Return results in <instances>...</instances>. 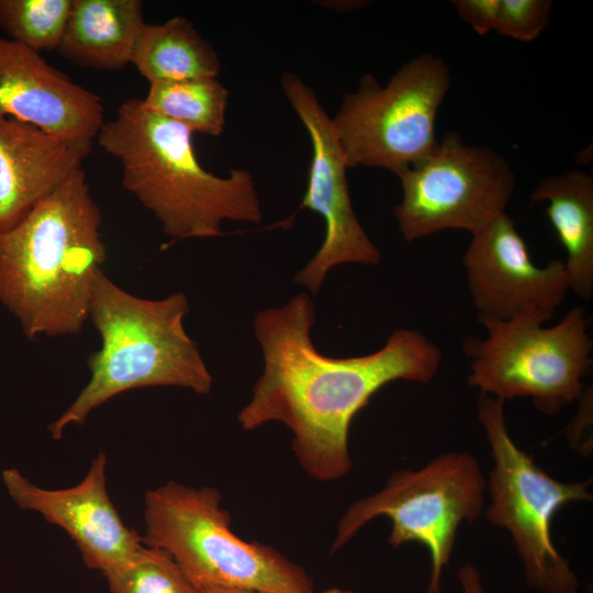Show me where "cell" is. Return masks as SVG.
I'll return each instance as SVG.
<instances>
[{"label":"cell","instance_id":"cell-1","mask_svg":"<svg viewBox=\"0 0 593 593\" xmlns=\"http://www.w3.org/2000/svg\"><path fill=\"white\" fill-rule=\"evenodd\" d=\"M314 324L315 305L305 292L255 315L265 366L237 421L245 430L268 422L284 424L292 432V450L301 468L326 482L349 473L350 425L371 396L396 380L428 383L443 355L421 332L400 328L374 353L329 357L311 339Z\"/></svg>","mask_w":593,"mask_h":593},{"label":"cell","instance_id":"cell-2","mask_svg":"<svg viewBox=\"0 0 593 593\" xmlns=\"http://www.w3.org/2000/svg\"><path fill=\"white\" fill-rule=\"evenodd\" d=\"M102 214L83 168L0 233V305L30 340L79 333L107 258Z\"/></svg>","mask_w":593,"mask_h":593},{"label":"cell","instance_id":"cell-3","mask_svg":"<svg viewBox=\"0 0 593 593\" xmlns=\"http://www.w3.org/2000/svg\"><path fill=\"white\" fill-rule=\"evenodd\" d=\"M192 132L142 104L125 100L104 121L97 142L122 165V183L176 239L211 238L225 221L259 223L260 201L253 174L232 169L227 177L205 170Z\"/></svg>","mask_w":593,"mask_h":593},{"label":"cell","instance_id":"cell-4","mask_svg":"<svg viewBox=\"0 0 593 593\" xmlns=\"http://www.w3.org/2000/svg\"><path fill=\"white\" fill-rule=\"evenodd\" d=\"M184 293L159 300L136 296L100 269L92 282L89 318L100 348L88 357L90 379L72 403L48 425L60 439L70 425L83 424L112 398L148 387H178L209 394L212 376L197 343L187 334Z\"/></svg>","mask_w":593,"mask_h":593},{"label":"cell","instance_id":"cell-5","mask_svg":"<svg viewBox=\"0 0 593 593\" xmlns=\"http://www.w3.org/2000/svg\"><path fill=\"white\" fill-rule=\"evenodd\" d=\"M143 544L166 550L198 588L260 593H315L306 571L272 546L246 541L231 528L220 491L169 481L148 490Z\"/></svg>","mask_w":593,"mask_h":593},{"label":"cell","instance_id":"cell-6","mask_svg":"<svg viewBox=\"0 0 593 593\" xmlns=\"http://www.w3.org/2000/svg\"><path fill=\"white\" fill-rule=\"evenodd\" d=\"M485 491L486 479L474 455L440 454L419 469L393 472L380 491L351 503L337 524L331 550L342 549L366 524L385 517L391 522L390 546L418 542L428 551L430 574L423 593H441L458 529L484 513Z\"/></svg>","mask_w":593,"mask_h":593},{"label":"cell","instance_id":"cell-7","mask_svg":"<svg viewBox=\"0 0 593 593\" xmlns=\"http://www.w3.org/2000/svg\"><path fill=\"white\" fill-rule=\"evenodd\" d=\"M505 402L480 394L477 417L489 444L493 467L486 480V521L505 529L521 558L527 586L539 593H580L570 562L551 538V522L572 502H591V480L562 482L549 475L511 437Z\"/></svg>","mask_w":593,"mask_h":593},{"label":"cell","instance_id":"cell-8","mask_svg":"<svg viewBox=\"0 0 593 593\" xmlns=\"http://www.w3.org/2000/svg\"><path fill=\"white\" fill-rule=\"evenodd\" d=\"M451 83L449 66L430 53L403 64L385 86L366 74L332 118L348 168H381L398 177L432 153Z\"/></svg>","mask_w":593,"mask_h":593},{"label":"cell","instance_id":"cell-9","mask_svg":"<svg viewBox=\"0 0 593 593\" xmlns=\"http://www.w3.org/2000/svg\"><path fill=\"white\" fill-rule=\"evenodd\" d=\"M486 337L465 339L468 384L502 401L530 398L547 415L579 401L592 366L593 343L581 306L548 327L533 321H484Z\"/></svg>","mask_w":593,"mask_h":593},{"label":"cell","instance_id":"cell-10","mask_svg":"<svg viewBox=\"0 0 593 593\" xmlns=\"http://www.w3.org/2000/svg\"><path fill=\"white\" fill-rule=\"evenodd\" d=\"M393 214L407 243L446 230L471 235L505 212L516 187L510 161L491 146L447 133L432 153L398 176Z\"/></svg>","mask_w":593,"mask_h":593},{"label":"cell","instance_id":"cell-11","mask_svg":"<svg viewBox=\"0 0 593 593\" xmlns=\"http://www.w3.org/2000/svg\"><path fill=\"white\" fill-rule=\"evenodd\" d=\"M281 86L312 144L307 186L301 208L320 214L325 223L322 246L293 279L315 295L335 266H374L380 262L381 254L354 211L346 177L349 168L332 118L314 90L296 75L283 74Z\"/></svg>","mask_w":593,"mask_h":593},{"label":"cell","instance_id":"cell-12","mask_svg":"<svg viewBox=\"0 0 593 593\" xmlns=\"http://www.w3.org/2000/svg\"><path fill=\"white\" fill-rule=\"evenodd\" d=\"M462 264L478 321L552 318L570 290L564 261L534 264L515 222L504 212L472 234Z\"/></svg>","mask_w":593,"mask_h":593},{"label":"cell","instance_id":"cell-13","mask_svg":"<svg viewBox=\"0 0 593 593\" xmlns=\"http://www.w3.org/2000/svg\"><path fill=\"white\" fill-rule=\"evenodd\" d=\"M107 456L100 452L76 485L49 490L31 482L18 469L2 471L12 501L66 532L83 563L103 575L126 564L143 546L142 536L128 528L107 490Z\"/></svg>","mask_w":593,"mask_h":593},{"label":"cell","instance_id":"cell-14","mask_svg":"<svg viewBox=\"0 0 593 593\" xmlns=\"http://www.w3.org/2000/svg\"><path fill=\"white\" fill-rule=\"evenodd\" d=\"M5 118L43 130L85 158L104 123V107L41 54L0 37V119Z\"/></svg>","mask_w":593,"mask_h":593},{"label":"cell","instance_id":"cell-15","mask_svg":"<svg viewBox=\"0 0 593 593\" xmlns=\"http://www.w3.org/2000/svg\"><path fill=\"white\" fill-rule=\"evenodd\" d=\"M61 139L14 119H0V233L21 222L82 167Z\"/></svg>","mask_w":593,"mask_h":593},{"label":"cell","instance_id":"cell-16","mask_svg":"<svg viewBox=\"0 0 593 593\" xmlns=\"http://www.w3.org/2000/svg\"><path fill=\"white\" fill-rule=\"evenodd\" d=\"M145 23L139 0H72L55 52L79 67L120 69L131 64Z\"/></svg>","mask_w":593,"mask_h":593},{"label":"cell","instance_id":"cell-17","mask_svg":"<svg viewBox=\"0 0 593 593\" xmlns=\"http://www.w3.org/2000/svg\"><path fill=\"white\" fill-rule=\"evenodd\" d=\"M547 202V217L567 253L570 290L589 300L593 292V177L569 170L542 178L532 192Z\"/></svg>","mask_w":593,"mask_h":593},{"label":"cell","instance_id":"cell-18","mask_svg":"<svg viewBox=\"0 0 593 593\" xmlns=\"http://www.w3.org/2000/svg\"><path fill=\"white\" fill-rule=\"evenodd\" d=\"M131 64L149 82L217 78L219 55L193 24L177 15L164 23H145Z\"/></svg>","mask_w":593,"mask_h":593},{"label":"cell","instance_id":"cell-19","mask_svg":"<svg viewBox=\"0 0 593 593\" xmlns=\"http://www.w3.org/2000/svg\"><path fill=\"white\" fill-rule=\"evenodd\" d=\"M142 104L192 133L217 137L225 127L228 91L217 78L149 83Z\"/></svg>","mask_w":593,"mask_h":593},{"label":"cell","instance_id":"cell-20","mask_svg":"<svg viewBox=\"0 0 593 593\" xmlns=\"http://www.w3.org/2000/svg\"><path fill=\"white\" fill-rule=\"evenodd\" d=\"M72 0H0V27L9 38L41 53L56 51Z\"/></svg>","mask_w":593,"mask_h":593},{"label":"cell","instance_id":"cell-21","mask_svg":"<svg viewBox=\"0 0 593 593\" xmlns=\"http://www.w3.org/2000/svg\"><path fill=\"white\" fill-rule=\"evenodd\" d=\"M103 577L110 593H201L170 553L144 544L126 564Z\"/></svg>","mask_w":593,"mask_h":593},{"label":"cell","instance_id":"cell-22","mask_svg":"<svg viewBox=\"0 0 593 593\" xmlns=\"http://www.w3.org/2000/svg\"><path fill=\"white\" fill-rule=\"evenodd\" d=\"M550 0H501L495 32L515 41L537 40L549 23Z\"/></svg>","mask_w":593,"mask_h":593},{"label":"cell","instance_id":"cell-23","mask_svg":"<svg viewBox=\"0 0 593 593\" xmlns=\"http://www.w3.org/2000/svg\"><path fill=\"white\" fill-rule=\"evenodd\" d=\"M458 16L480 36L495 30L501 0H454Z\"/></svg>","mask_w":593,"mask_h":593},{"label":"cell","instance_id":"cell-24","mask_svg":"<svg viewBox=\"0 0 593 593\" xmlns=\"http://www.w3.org/2000/svg\"><path fill=\"white\" fill-rule=\"evenodd\" d=\"M462 593H485L481 574L471 562H465L457 572Z\"/></svg>","mask_w":593,"mask_h":593},{"label":"cell","instance_id":"cell-25","mask_svg":"<svg viewBox=\"0 0 593 593\" xmlns=\"http://www.w3.org/2000/svg\"><path fill=\"white\" fill-rule=\"evenodd\" d=\"M201 593H260L257 591L238 589V588H225V586H206L200 590Z\"/></svg>","mask_w":593,"mask_h":593},{"label":"cell","instance_id":"cell-26","mask_svg":"<svg viewBox=\"0 0 593 593\" xmlns=\"http://www.w3.org/2000/svg\"><path fill=\"white\" fill-rule=\"evenodd\" d=\"M320 593H356L355 591L353 590H349V589H343V588H329V589H326Z\"/></svg>","mask_w":593,"mask_h":593}]
</instances>
